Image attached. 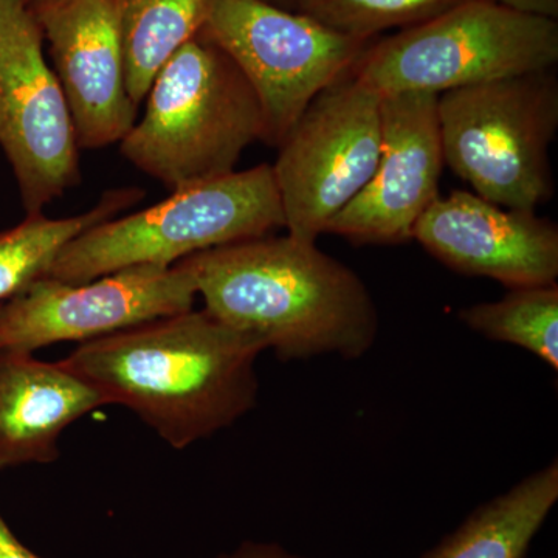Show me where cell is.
<instances>
[{"label":"cell","mask_w":558,"mask_h":558,"mask_svg":"<svg viewBox=\"0 0 558 558\" xmlns=\"http://www.w3.org/2000/svg\"><path fill=\"white\" fill-rule=\"evenodd\" d=\"M264 348L207 311H186L86 341L61 363L128 407L175 450L255 407Z\"/></svg>","instance_id":"1"},{"label":"cell","mask_w":558,"mask_h":558,"mask_svg":"<svg viewBox=\"0 0 558 558\" xmlns=\"http://www.w3.org/2000/svg\"><path fill=\"white\" fill-rule=\"evenodd\" d=\"M205 311L281 360L359 359L379 332L365 282L317 242L255 238L180 260Z\"/></svg>","instance_id":"2"},{"label":"cell","mask_w":558,"mask_h":558,"mask_svg":"<svg viewBox=\"0 0 558 558\" xmlns=\"http://www.w3.org/2000/svg\"><path fill=\"white\" fill-rule=\"evenodd\" d=\"M145 101L120 150L170 191L231 174L244 150L266 135L255 90L201 33L161 65Z\"/></svg>","instance_id":"3"},{"label":"cell","mask_w":558,"mask_h":558,"mask_svg":"<svg viewBox=\"0 0 558 558\" xmlns=\"http://www.w3.org/2000/svg\"><path fill=\"white\" fill-rule=\"evenodd\" d=\"M284 227L271 165L191 183L69 241L44 277L84 282L131 267H171L205 250L267 236Z\"/></svg>","instance_id":"4"},{"label":"cell","mask_w":558,"mask_h":558,"mask_svg":"<svg viewBox=\"0 0 558 558\" xmlns=\"http://www.w3.org/2000/svg\"><path fill=\"white\" fill-rule=\"evenodd\" d=\"M557 61L556 20L492 0H462L433 20L373 43L352 75L380 97L440 95L553 70Z\"/></svg>","instance_id":"5"},{"label":"cell","mask_w":558,"mask_h":558,"mask_svg":"<svg viewBox=\"0 0 558 558\" xmlns=\"http://www.w3.org/2000/svg\"><path fill=\"white\" fill-rule=\"evenodd\" d=\"M438 119L444 161L473 193L499 207L531 211L553 197V70L440 94Z\"/></svg>","instance_id":"6"},{"label":"cell","mask_w":558,"mask_h":558,"mask_svg":"<svg viewBox=\"0 0 558 558\" xmlns=\"http://www.w3.org/2000/svg\"><path fill=\"white\" fill-rule=\"evenodd\" d=\"M201 35L248 81L263 109L264 142L277 148L311 102L351 75L374 43L264 0H215Z\"/></svg>","instance_id":"7"},{"label":"cell","mask_w":558,"mask_h":558,"mask_svg":"<svg viewBox=\"0 0 558 558\" xmlns=\"http://www.w3.org/2000/svg\"><path fill=\"white\" fill-rule=\"evenodd\" d=\"M271 165L296 240L317 242L368 185L381 150V97L349 75L322 92L286 135Z\"/></svg>","instance_id":"8"},{"label":"cell","mask_w":558,"mask_h":558,"mask_svg":"<svg viewBox=\"0 0 558 558\" xmlns=\"http://www.w3.org/2000/svg\"><path fill=\"white\" fill-rule=\"evenodd\" d=\"M0 148L27 215L80 183L72 113L25 0H0Z\"/></svg>","instance_id":"9"},{"label":"cell","mask_w":558,"mask_h":558,"mask_svg":"<svg viewBox=\"0 0 558 558\" xmlns=\"http://www.w3.org/2000/svg\"><path fill=\"white\" fill-rule=\"evenodd\" d=\"M197 290L182 263L131 267L84 282L40 277L0 304V351L35 352L101 339L191 311Z\"/></svg>","instance_id":"10"},{"label":"cell","mask_w":558,"mask_h":558,"mask_svg":"<svg viewBox=\"0 0 558 558\" xmlns=\"http://www.w3.org/2000/svg\"><path fill=\"white\" fill-rule=\"evenodd\" d=\"M68 100L80 149L124 138L138 106L126 87L123 28L113 0H31Z\"/></svg>","instance_id":"11"},{"label":"cell","mask_w":558,"mask_h":558,"mask_svg":"<svg viewBox=\"0 0 558 558\" xmlns=\"http://www.w3.org/2000/svg\"><path fill=\"white\" fill-rule=\"evenodd\" d=\"M444 150L438 95L425 92L381 97L379 163L357 197L326 233L362 244H399L439 197Z\"/></svg>","instance_id":"12"},{"label":"cell","mask_w":558,"mask_h":558,"mask_svg":"<svg viewBox=\"0 0 558 558\" xmlns=\"http://www.w3.org/2000/svg\"><path fill=\"white\" fill-rule=\"evenodd\" d=\"M413 240L450 269L510 289L554 284L558 277L553 220L531 209L499 207L469 191L433 202L414 226Z\"/></svg>","instance_id":"13"},{"label":"cell","mask_w":558,"mask_h":558,"mask_svg":"<svg viewBox=\"0 0 558 558\" xmlns=\"http://www.w3.org/2000/svg\"><path fill=\"white\" fill-rule=\"evenodd\" d=\"M105 405L101 392L61 362L0 351V470L57 461L61 433Z\"/></svg>","instance_id":"14"},{"label":"cell","mask_w":558,"mask_h":558,"mask_svg":"<svg viewBox=\"0 0 558 558\" xmlns=\"http://www.w3.org/2000/svg\"><path fill=\"white\" fill-rule=\"evenodd\" d=\"M558 499V464L476 509L424 558H524Z\"/></svg>","instance_id":"15"},{"label":"cell","mask_w":558,"mask_h":558,"mask_svg":"<svg viewBox=\"0 0 558 558\" xmlns=\"http://www.w3.org/2000/svg\"><path fill=\"white\" fill-rule=\"evenodd\" d=\"M123 28L126 87L145 101L150 84L172 53L199 35L215 0H113Z\"/></svg>","instance_id":"16"},{"label":"cell","mask_w":558,"mask_h":558,"mask_svg":"<svg viewBox=\"0 0 558 558\" xmlns=\"http://www.w3.org/2000/svg\"><path fill=\"white\" fill-rule=\"evenodd\" d=\"M138 189L109 190L97 205L72 218L27 215L20 226L0 231V304L47 274L60 250L90 227L117 218L143 199Z\"/></svg>","instance_id":"17"},{"label":"cell","mask_w":558,"mask_h":558,"mask_svg":"<svg viewBox=\"0 0 558 558\" xmlns=\"http://www.w3.org/2000/svg\"><path fill=\"white\" fill-rule=\"evenodd\" d=\"M459 318L481 336L527 349L558 369L557 282L512 289L502 300L465 307Z\"/></svg>","instance_id":"18"},{"label":"cell","mask_w":558,"mask_h":558,"mask_svg":"<svg viewBox=\"0 0 558 558\" xmlns=\"http://www.w3.org/2000/svg\"><path fill=\"white\" fill-rule=\"evenodd\" d=\"M462 0H299L296 10L326 27L374 39L391 28H409L453 9Z\"/></svg>","instance_id":"19"},{"label":"cell","mask_w":558,"mask_h":558,"mask_svg":"<svg viewBox=\"0 0 558 558\" xmlns=\"http://www.w3.org/2000/svg\"><path fill=\"white\" fill-rule=\"evenodd\" d=\"M218 558H301L274 543L245 542L230 553L220 554Z\"/></svg>","instance_id":"20"},{"label":"cell","mask_w":558,"mask_h":558,"mask_svg":"<svg viewBox=\"0 0 558 558\" xmlns=\"http://www.w3.org/2000/svg\"><path fill=\"white\" fill-rule=\"evenodd\" d=\"M0 558H43L25 546L11 531L2 512H0Z\"/></svg>","instance_id":"21"},{"label":"cell","mask_w":558,"mask_h":558,"mask_svg":"<svg viewBox=\"0 0 558 558\" xmlns=\"http://www.w3.org/2000/svg\"><path fill=\"white\" fill-rule=\"evenodd\" d=\"M492 2L520 11V13L534 14V16L549 17V20L556 21L558 17V0H492Z\"/></svg>","instance_id":"22"},{"label":"cell","mask_w":558,"mask_h":558,"mask_svg":"<svg viewBox=\"0 0 558 558\" xmlns=\"http://www.w3.org/2000/svg\"><path fill=\"white\" fill-rule=\"evenodd\" d=\"M264 2L271 3V5L279 7V9L295 11L299 0H264Z\"/></svg>","instance_id":"23"},{"label":"cell","mask_w":558,"mask_h":558,"mask_svg":"<svg viewBox=\"0 0 558 558\" xmlns=\"http://www.w3.org/2000/svg\"><path fill=\"white\" fill-rule=\"evenodd\" d=\"M25 2H27V3H28V2H31V0H25Z\"/></svg>","instance_id":"24"}]
</instances>
